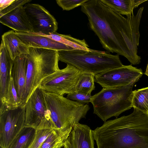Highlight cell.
Returning a JSON list of instances; mask_svg holds the SVG:
<instances>
[{"mask_svg": "<svg viewBox=\"0 0 148 148\" xmlns=\"http://www.w3.org/2000/svg\"><path fill=\"white\" fill-rule=\"evenodd\" d=\"M92 97L91 95H86L74 92L68 94L66 98L71 100L86 104L91 102Z\"/></svg>", "mask_w": 148, "mask_h": 148, "instance_id": "cell-27", "label": "cell"}, {"mask_svg": "<svg viewBox=\"0 0 148 148\" xmlns=\"http://www.w3.org/2000/svg\"><path fill=\"white\" fill-rule=\"evenodd\" d=\"M31 1V0H15L9 6L3 10L0 11V17L19 6H24Z\"/></svg>", "mask_w": 148, "mask_h": 148, "instance_id": "cell-28", "label": "cell"}, {"mask_svg": "<svg viewBox=\"0 0 148 148\" xmlns=\"http://www.w3.org/2000/svg\"><path fill=\"white\" fill-rule=\"evenodd\" d=\"M25 104L9 108H0V146L8 148L21 130L25 126Z\"/></svg>", "mask_w": 148, "mask_h": 148, "instance_id": "cell-7", "label": "cell"}, {"mask_svg": "<svg viewBox=\"0 0 148 148\" xmlns=\"http://www.w3.org/2000/svg\"><path fill=\"white\" fill-rule=\"evenodd\" d=\"M132 107L148 113V87L133 91Z\"/></svg>", "mask_w": 148, "mask_h": 148, "instance_id": "cell-22", "label": "cell"}, {"mask_svg": "<svg viewBox=\"0 0 148 148\" xmlns=\"http://www.w3.org/2000/svg\"><path fill=\"white\" fill-rule=\"evenodd\" d=\"M36 131L33 128L24 127L8 148H29L34 139Z\"/></svg>", "mask_w": 148, "mask_h": 148, "instance_id": "cell-20", "label": "cell"}, {"mask_svg": "<svg viewBox=\"0 0 148 148\" xmlns=\"http://www.w3.org/2000/svg\"><path fill=\"white\" fill-rule=\"evenodd\" d=\"M93 130L88 125L78 123L70 132L64 148H94Z\"/></svg>", "mask_w": 148, "mask_h": 148, "instance_id": "cell-12", "label": "cell"}, {"mask_svg": "<svg viewBox=\"0 0 148 148\" xmlns=\"http://www.w3.org/2000/svg\"><path fill=\"white\" fill-rule=\"evenodd\" d=\"M7 108H16L19 105L17 93L15 88L12 77L10 81L7 89L4 104Z\"/></svg>", "mask_w": 148, "mask_h": 148, "instance_id": "cell-24", "label": "cell"}, {"mask_svg": "<svg viewBox=\"0 0 148 148\" xmlns=\"http://www.w3.org/2000/svg\"><path fill=\"white\" fill-rule=\"evenodd\" d=\"M97 148H148V113L136 109L93 130Z\"/></svg>", "mask_w": 148, "mask_h": 148, "instance_id": "cell-2", "label": "cell"}, {"mask_svg": "<svg viewBox=\"0 0 148 148\" xmlns=\"http://www.w3.org/2000/svg\"><path fill=\"white\" fill-rule=\"evenodd\" d=\"M72 129L63 131L53 129L39 148H59L63 147Z\"/></svg>", "mask_w": 148, "mask_h": 148, "instance_id": "cell-21", "label": "cell"}, {"mask_svg": "<svg viewBox=\"0 0 148 148\" xmlns=\"http://www.w3.org/2000/svg\"><path fill=\"white\" fill-rule=\"evenodd\" d=\"M26 56L25 85L19 105L25 104L42 80L60 69L57 50L30 47Z\"/></svg>", "mask_w": 148, "mask_h": 148, "instance_id": "cell-3", "label": "cell"}, {"mask_svg": "<svg viewBox=\"0 0 148 148\" xmlns=\"http://www.w3.org/2000/svg\"><path fill=\"white\" fill-rule=\"evenodd\" d=\"M81 73L74 66L67 64L64 68L59 69L43 79L38 87L47 92L62 96L73 93L75 92Z\"/></svg>", "mask_w": 148, "mask_h": 148, "instance_id": "cell-9", "label": "cell"}, {"mask_svg": "<svg viewBox=\"0 0 148 148\" xmlns=\"http://www.w3.org/2000/svg\"><path fill=\"white\" fill-rule=\"evenodd\" d=\"M95 79L93 75L82 72L76 84L75 92L86 95H91L95 88Z\"/></svg>", "mask_w": 148, "mask_h": 148, "instance_id": "cell-23", "label": "cell"}, {"mask_svg": "<svg viewBox=\"0 0 148 148\" xmlns=\"http://www.w3.org/2000/svg\"><path fill=\"white\" fill-rule=\"evenodd\" d=\"M59 148H61V147Z\"/></svg>", "mask_w": 148, "mask_h": 148, "instance_id": "cell-31", "label": "cell"}, {"mask_svg": "<svg viewBox=\"0 0 148 148\" xmlns=\"http://www.w3.org/2000/svg\"><path fill=\"white\" fill-rule=\"evenodd\" d=\"M15 0H1L0 1V11H1L12 3Z\"/></svg>", "mask_w": 148, "mask_h": 148, "instance_id": "cell-29", "label": "cell"}, {"mask_svg": "<svg viewBox=\"0 0 148 148\" xmlns=\"http://www.w3.org/2000/svg\"><path fill=\"white\" fill-rule=\"evenodd\" d=\"M135 83L112 88H103L92 96L90 103L93 113L105 122L131 109L132 88Z\"/></svg>", "mask_w": 148, "mask_h": 148, "instance_id": "cell-6", "label": "cell"}, {"mask_svg": "<svg viewBox=\"0 0 148 148\" xmlns=\"http://www.w3.org/2000/svg\"><path fill=\"white\" fill-rule=\"evenodd\" d=\"M34 33L47 37L53 40L70 47L74 49L88 51L90 49L88 48L89 46L84 39L80 40L73 38L70 35L62 34L57 32L49 35Z\"/></svg>", "mask_w": 148, "mask_h": 148, "instance_id": "cell-19", "label": "cell"}, {"mask_svg": "<svg viewBox=\"0 0 148 148\" xmlns=\"http://www.w3.org/2000/svg\"><path fill=\"white\" fill-rule=\"evenodd\" d=\"M88 0H57V4L62 9L69 11L79 6H82Z\"/></svg>", "mask_w": 148, "mask_h": 148, "instance_id": "cell-26", "label": "cell"}, {"mask_svg": "<svg viewBox=\"0 0 148 148\" xmlns=\"http://www.w3.org/2000/svg\"><path fill=\"white\" fill-rule=\"evenodd\" d=\"M1 41L13 61L17 57L29 53V47L13 30L9 31L1 36Z\"/></svg>", "mask_w": 148, "mask_h": 148, "instance_id": "cell-17", "label": "cell"}, {"mask_svg": "<svg viewBox=\"0 0 148 148\" xmlns=\"http://www.w3.org/2000/svg\"><path fill=\"white\" fill-rule=\"evenodd\" d=\"M25 126L36 130H53L44 91L37 87L25 104Z\"/></svg>", "mask_w": 148, "mask_h": 148, "instance_id": "cell-8", "label": "cell"}, {"mask_svg": "<svg viewBox=\"0 0 148 148\" xmlns=\"http://www.w3.org/2000/svg\"><path fill=\"white\" fill-rule=\"evenodd\" d=\"M2 24L21 32H34L24 6H19L0 17Z\"/></svg>", "mask_w": 148, "mask_h": 148, "instance_id": "cell-13", "label": "cell"}, {"mask_svg": "<svg viewBox=\"0 0 148 148\" xmlns=\"http://www.w3.org/2000/svg\"><path fill=\"white\" fill-rule=\"evenodd\" d=\"M143 74L141 69L124 65L96 75L95 81L103 88H112L136 83Z\"/></svg>", "mask_w": 148, "mask_h": 148, "instance_id": "cell-10", "label": "cell"}, {"mask_svg": "<svg viewBox=\"0 0 148 148\" xmlns=\"http://www.w3.org/2000/svg\"><path fill=\"white\" fill-rule=\"evenodd\" d=\"M105 5L127 16L133 14L134 9L147 0H100Z\"/></svg>", "mask_w": 148, "mask_h": 148, "instance_id": "cell-18", "label": "cell"}, {"mask_svg": "<svg viewBox=\"0 0 148 148\" xmlns=\"http://www.w3.org/2000/svg\"><path fill=\"white\" fill-rule=\"evenodd\" d=\"M145 74L147 76H148V63L147 64V68L146 70V71L145 72Z\"/></svg>", "mask_w": 148, "mask_h": 148, "instance_id": "cell-30", "label": "cell"}, {"mask_svg": "<svg viewBox=\"0 0 148 148\" xmlns=\"http://www.w3.org/2000/svg\"><path fill=\"white\" fill-rule=\"evenodd\" d=\"M59 61L74 66L81 72L95 77L107 71L124 65L119 55L90 49L88 51L74 49L58 51Z\"/></svg>", "mask_w": 148, "mask_h": 148, "instance_id": "cell-4", "label": "cell"}, {"mask_svg": "<svg viewBox=\"0 0 148 148\" xmlns=\"http://www.w3.org/2000/svg\"><path fill=\"white\" fill-rule=\"evenodd\" d=\"M24 7L34 32L49 35L56 32L58 23L45 8L38 4L29 3Z\"/></svg>", "mask_w": 148, "mask_h": 148, "instance_id": "cell-11", "label": "cell"}, {"mask_svg": "<svg viewBox=\"0 0 148 148\" xmlns=\"http://www.w3.org/2000/svg\"><path fill=\"white\" fill-rule=\"evenodd\" d=\"M26 55H21L14 59L12 71V77L17 93L19 104L25 85L27 69Z\"/></svg>", "mask_w": 148, "mask_h": 148, "instance_id": "cell-16", "label": "cell"}, {"mask_svg": "<svg viewBox=\"0 0 148 148\" xmlns=\"http://www.w3.org/2000/svg\"><path fill=\"white\" fill-rule=\"evenodd\" d=\"M144 7L136 14L125 18L104 4L100 0H88L81 10L87 16L90 28L108 52L124 56L133 65L139 64L137 55L139 27Z\"/></svg>", "mask_w": 148, "mask_h": 148, "instance_id": "cell-1", "label": "cell"}, {"mask_svg": "<svg viewBox=\"0 0 148 148\" xmlns=\"http://www.w3.org/2000/svg\"><path fill=\"white\" fill-rule=\"evenodd\" d=\"M50 129L36 130L35 137L29 148H39L52 132Z\"/></svg>", "mask_w": 148, "mask_h": 148, "instance_id": "cell-25", "label": "cell"}, {"mask_svg": "<svg viewBox=\"0 0 148 148\" xmlns=\"http://www.w3.org/2000/svg\"><path fill=\"white\" fill-rule=\"evenodd\" d=\"M16 35L29 47L42 48L52 50L71 51L72 48L34 32L15 31Z\"/></svg>", "mask_w": 148, "mask_h": 148, "instance_id": "cell-14", "label": "cell"}, {"mask_svg": "<svg viewBox=\"0 0 148 148\" xmlns=\"http://www.w3.org/2000/svg\"><path fill=\"white\" fill-rule=\"evenodd\" d=\"M44 92L53 130L64 131L72 129L82 119L86 118L90 109L87 104L71 100L57 94Z\"/></svg>", "mask_w": 148, "mask_h": 148, "instance_id": "cell-5", "label": "cell"}, {"mask_svg": "<svg viewBox=\"0 0 148 148\" xmlns=\"http://www.w3.org/2000/svg\"><path fill=\"white\" fill-rule=\"evenodd\" d=\"M14 61L11 58L3 42L0 47V99L1 105L5 103L7 89L12 78Z\"/></svg>", "mask_w": 148, "mask_h": 148, "instance_id": "cell-15", "label": "cell"}]
</instances>
